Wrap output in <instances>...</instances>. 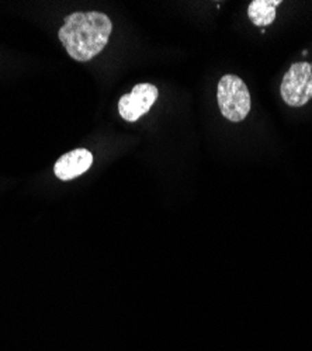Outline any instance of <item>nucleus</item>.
<instances>
[{"label":"nucleus","instance_id":"1","mask_svg":"<svg viewBox=\"0 0 312 351\" xmlns=\"http://www.w3.org/2000/svg\"><path fill=\"white\" fill-rule=\"evenodd\" d=\"M111 33V20L104 13L76 12L67 16L58 38L72 60L88 62L106 48Z\"/></svg>","mask_w":312,"mask_h":351},{"label":"nucleus","instance_id":"2","mask_svg":"<svg viewBox=\"0 0 312 351\" xmlns=\"http://www.w3.org/2000/svg\"><path fill=\"white\" fill-rule=\"evenodd\" d=\"M218 107L226 120L243 121L250 111V95L246 83L235 75H225L218 83Z\"/></svg>","mask_w":312,"mask_h":351},{"label":"nucleus","instance_id":"3","mask_svg":"<svg viewBox=\"0 0 312 351\" xmlns=\"http://www.w3.org/2000/svg\"><path fill=\"white\" fill-rule=\"evenodd\" d=\"M281 97L291 107H302L312 99V65L298 62L291 65L281 82Z\"/></svg>","mask_w":312,"mask_h":351},{"label":"nucleus","instance_id":"4","mask_svg":"<svg viewBox=\"0 0 312 351\" xmlns=\"http://www.w3.org/2000/svg\"><path fill=\"white\" fill-rule=\"evenodd\" d=\"M156 86L151 83L136 84L131 93L124 95L119 101V112L123 120L134 123L145 115L158 99Z\"/></svg>","mask_w":312,"mask_h":351},{"label":"nucleus","instance_id":"5","mask_svg":"<svg viewBox=\"0 0 312 351\" xmlns=\"http://www.w3.org/2000/svg\"><path fill=\"white\" fill-rule=\"evenodd\" d=\"M93 165V155L88 149H73L55 162L53 173L62 182L73 180L86 173Z\"/></svg>","mask_w":312,"mask_h":351},{"label":"nucleus","instance_id":"6","mask_svg":"<svg viewBox=\"0 0 312 351\" xmlns=\"http://www.w3.org/2000/svg\"><path fill=\"white\" fill-rule=\"evenodd\" d=\"M278 5H281V0H253L248 8V16L254 25H270L276 20V8Z\"/></svg>","mask_w":312,"mask_h":351}]
</instances>
